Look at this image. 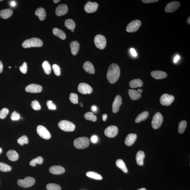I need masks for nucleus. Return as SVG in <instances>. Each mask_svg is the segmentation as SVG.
Returning <instances> with one entry per match:
<instances>
[{"label":"nucleus","mask_w":190,"mask_h":190,"mask_svg":"<svg viewBox=\"0 0 190 190\" xmlns=\"http://www.w3.org/2000/svg\"><path fill=\"white\" fill-rule=\"evenodd\" d=\"M69 99L71 102L74 104L78 103V97L77 94L71 93L70 95Z\"/></svg>","instance_id":"obj_41"},{"label":"nucleus","mask_w":190,"mask_h":190,"mask_svg":"<svg viewBox=\"0 0 190 190\" xmlns=\"http://www.w3.org/2000/svg\"><path fill=\"white\" fill-rule=\"evenodd\" d=\"M13 13V11L11 9H3L0 11V17L4 19H7L11 16Z\"/></svg>","instance_id":"obj_27"},{"label":"nucleus","mask_w":190,"mask_h":190,"mask_svg":"<svg viewBox=\"0 0 190 190\" xmlns=\"http://www.w3.org/2000/svg\"><path fill=\"white\" fill-rule=\"evenodd\" d=\"M143 91V89H138L137 91H138V93L141 94V93Z\"/></svg>","instance_id":"obj_57"},{"label":"nucleus","mask_w":190,"mask_h":190,"mask_svg":"<svg viewBox=\"0 0 190 190\" xmlns=\"http://www.w3.org/2000/svg\"><path fill=\"white\" fill-rule=\"evenodd\" d=\"M29 141L28 137L26 135H23L18 140V142L20 145L23 146L24 144H28Z\"/></svg>","instance_id":"obj_39"},{"label":"nucleus","mask_w":190,"mask_h":190,"mask_svg":"<svg viewBox=\"0 0 190 190\" xmlns=\"http://www.w3.org/2000/svg\"><path fill=\"white\" fill-rule=\"evenodd\" d=\"M31 105L32 106V108L34 110H37L41 109V106L37 100H35L32 101Z\"/></svg>","instance_id":"obj_42"},{"label":"nucleus","mask_w":190,"mask_h":190,"mask_svg":"<svg viewBox=\"0 0 190 190\" xmlns=\"http://www.w3.org/2000/svg\"><path fill=\"white\" fill-rule=\"evenodd\" d=\"M120 69L116 63H112L109 67L107 73V78L110 83L114 84L117 82L120 75Z\"/></svg>","instance_id":"obj_1"},{"label":"nucleus","mask_w":190,"mask_h":190,"mask_svg":"<svg viewBox=\"0 0 190 190\" xmlns=\"http://www.w3.org/2000/svg\"><path fill=\"white\" fill-rule=\"evenodd\" d=\"M3 68V65L2 62L0 60V73L2 72Z\"/></svg>","instance_id":"obj_52"},{"label":"nucleus","mask_w":190,"mask_h":190,"mask_svg":"<svg viewBox=\"0 0 190 190\" xmlns=\"http://www.w3.org/2000/svg\"><path fill=\"white\" fill-rule=\"evenodd\" d=\"M27 64L26 62H24L22 66L20 67V71L24 74H26L27 73Z\"/></svg>","instance_id":"obj_47"},{"label":"nucleus","mask_w":190,"mask_h":190,"mask_svg":"<svg viewBox=\"0 0 190 190\" xmlns=\"http://www.w3.org/2000/svg\"><path fill=\"white\" fill-rule=\"evenodd\" d=\"M53 32L54 35L58 37L61 39L64 40L66 38V35L65 32L57 28H54L53 30Z\"/></svg>","instance_id":"obj_26"},{"label":"nucleus","mask_w":190,"mask_h":190,"mask_svg":"<svg viewBox=\"0 0 190 190\" xmlns=\"http://www.w3.org/2000/svg\"><path fill=\"white\" fill-rule=\"evenodd\" d=\"M116 165L118 167L121 169L125 173H127L128 172V170H127L125 163L123 160L118 159L117 160Z\"/></svg>","instance_id":"obj_31"},{"label":"nucleus","mask_w":190,"mask_h":190,"mask_svg":"<svg viewBox=\"0 0 190 190\" xmlns=\"http://www.w3.org/2000/svg\"><path fill=\"white\" fill-rule=\"evenodd\" d=\"M43 45V43L42 40L39 38L35 37L25 40L22 44L23 47L25 48L40 47Z\"/></svg>","instance_id":"obj_2"},{"label":"nucleus","mask_w":190,"mask_h":190,"mask_svg":"<svg viewBox=\"0 0 190 190\" xmlns=\"http://www.w3.org/2000/svg\"><path fill=\"white\" fill-rule=\"evenodd\" d=\"M35 15L38 17L40 21H44L46 16V11L42 7H39L35 12Z\"/></svg>","instance_id":"obj_21"},{"label":"nucleus","mask_w":190,"mask_h":190,"mask_svg":"<svg viewBox=\"0 0 190 190\" xmlns=\"http://www.w3.org/2000/svg\"><path fill=\"white\" fill-rule=\"evenodd\" d=\"M137 190H146L145 188H141V189H138Z\"/></svg>","instance_id":"obj_59"},{"label":"nucleus","mask_w":190,"mask_h":190,"mask_svg":"<svg viewBox=\"0 0 190 190\" xmlns=\"http://www.w3.org/2000/svg\"><path fill=\"white\" fill-rule=\"evenodd\" d=\"M52 68L56 75L59 76L60 75V69L58 65L56 64L53 65Z\"/></svg>","instance_id":"obj_45"},{"label":"nucleus","mask_w":190,"mask_h":190,"mask_svg":"<svg viewBox=\"0 0 190 190\" xmlns=\"http://www.w3.org/2000/svg\"><path fill=\"white\" fill-rule=\"evenodd\" d=\"M71 32H74V30H71Z\"/></svg>","instance_id":"obj_62"},{"label":"nucleus","mask_w":190,"mask_h":190,"mask_svg":"<svg viewBox=\"0 0 190 190\" xmlns=\"http://www.w3.org/2000/svg\"><path fill=\"white\" fill-rule=\"evenodd\" d=\"M187 22L188 23V24H190V17L189 16V18H187Z\"/></svg>","instance_id":"obj_56"},{"label":"nucleus","mask_w":190,"mask_h":190,"mask_svg":"<svg viewBox=\"0 0 190 190\" xmlns=\"http://www.w3.org/2000/svg\"><path fill=\"white\" fill-rule=\"evenodd\" d=\"M118 129L116 126H109L106 129L104 133L106 136L109 138H113L118 134Z\"/></svg>","instance_id":"obj_12"},{"label":"nucleus","mask_w":190,"mask_h":190,"mask_svg":"<svg viewBox=\"0 0 190 190\" xmlns=\"http://www.w3.org/2000/svg\"><path fill=\"white\" fill-rule=\"evenodd\" d=\"M51 173L55 175H60L65 172V168L60 166H51L49 169Z\"/></svg>","instance_id":"obj_18"},{"label":"nucleus","mask_w":190,"mask_h":190,"mask_svg":"<svg viewBox=\"0 0 190 190\" xmlns=\"http://www.w3.org/2000/svg\"><path fill=\"white\" fill-rule=\"evenodd\" d=\"M78 90L82 94H91L93 91V89L88 84L85 83H81L78 87Z\"/></svg>","instance_id":"obj_13"},{"label":"nucleus","mask_w":190,"mask_h":190,"mask_svg":"<svg viewBox=\"0 0 190 190\" xmlns=\"http://www.w3.org/2000/svg\"><path fill=\"white\" fill-rule=\"evenodd\" d=\"M68 11V7L66 4H62L59 5L55 10L56 15L58 16L66 15Z\"/></svg>","instance_id":"obj_16"},{"label":"nucleus","mask_w":190,"mask_h":190,"mask_svg":"<svg viewBox=\"0 0 190 190\" xmlns=\"http://www.w3.org/2000/svg\"><path fill=\"white\" fill-rule=\"evenodd\" d=\"M163 121V117L161 114L160 113H156L154 115L152 120V127L155 129H158L161 127Z\"/></svg>","instance_id":"obj_7"},{"label":"nucleus","mask_w":190,"mask_h":190,"mask_svg":"<svg viewBox=\"0 0 190 190\" xmlns=\"http://www.w3.org/2000/svg\"><path fill=\"white\" fill-rule=\"evenodd\" d=\"M141 25V22L139 20H135L130 22L126 28V30L128 32H136L139 29Z\"/></svg>","instance_id":"obj_8"},{"label":"nucleus","mask_w":190,"mask_h":190,"mask_svg":"<svg viewBox=\"0 0 190 190\" xmlns=\"http://www.w3.org/2000/svg\"><path fill=\"white\" fill-rule=\"evenodd\" d=\"M130 52L131 53L132 55H133V57H136L137 55V53L134 49H133V48H131V49Z\"/></svg>","instance_id":"obj_50"},{"label":"nucleus","mask_w":190,"mask_h":190,"mask_svg":"<svg viewBox=\"0 0 190 190\" xmlns=\"http://www.w3.org/2000/svg\"><path fill=\"white\" fill-rule=\"evenodd\" d=\"M137 138V135L135 134H129L126 137L125 143L127 146H131L135 142Z\"/></svg>","instance_id":"obj_20"},{"label":"nucleus","mask_w":190,"mask_h":190,"mask_svg":"<svg viewBox=\"0 0 190 190\" xmlns=\"http://www.w3.org/2000/svg\"><path fill=\"white\" fill-rule=\"evenodd\" d=\"M187 122L186 121H183L179 123L178 127V132L180 134L183 133L186 128Z\"/></svg>","instance_id":"obj_38"},{"label":"nucleus","mask_w":190,"mask_h":190,"mask_svg":"<svg viewBox=\"0 0 190 190\" xmlns=\"http://www.w3.org/2000/svg\"><path fill=\"white\" fill-rule=\"evenodd\" d=\"M12 168L5 163L0 162V171L3 172H9L11 170Z\"/></svg>","instance_id":"obj_36"},{"label":"nucleus","mask_w":190,"mask_h":190,"mask_svg":"<svg viewBox=\"0 0 190 190\" xmlns=\"http://www.w3.org/2000/svg\"><path fill=\"white\" fill-rule=\"evenodd\" d=\"M86 175L90 178L97 180H101L102 179V176L98 173L94 172H88L86 173Z\"/></svg>","instance_id":"obj_33"},{"label":"nucleus","mask_w":190,"mask_h":190,"mask_svg":"<svg viewBox=\"0 0 190 190\" xmlns=\"http://www.w3.org/2000/svg\"><path fill=\"white\" fill-rule=\"evenodd\" d=\"M65 25L67 28L71 30H74L75 28V23L71 19L66 20L65 21Z\"/></svg>","instance_id":"obj_32"},{"label":"nucleus","mask_w":190,"mask_h":190,"mask_svg":"<svg viewBox=\"0 0 190 190\" xmlns=\"http://www.w3.org/2000/svg\"><path fill=\"white\" fill-rule=\"evenodd\" d=\"M90 142L89 139L87 137H80L74 140V144L77 149H85L90 145Z\"/></svg>","instance_id":"obj_3"},{"label":"nucleus","mask_w":190,"mask_h":190,"mask_svg":"<svg viewBox=\"0 0 190 190\" xmlns=\"http://www.w3.org/2000/svg\"><path fill=\"white\" fill-rule=\"evenodd\" d=\"M9 113V110L7 108H3L0 111V118L4 119Z\"/></svg>","instance_id":"obj_43"},{"label":"nucleus","mask_w":190,"mask_h":190,"mask_svg":"<svg viewBox=\"0 0 190 190\" xmlns=\"http://www.w3.org/2000/svg\"><path fill=\"white\" fill-rule=\"evenodd\" d=\"M107 117V115L106 114H104L102 115L103 121H106Z\"/></svg>","instance_id":"obj_53"},{"label":"nucleus","mask_w":190,"mask_h":190,"mask_svg":"<svg viewBox=\"0 0 190 190\" xmlns=\"http://www.w3.org/2000/svg\"><path fill=\"white\" fill-rule=\"evenodd\" d=\"M37 132L38 135L43 139H49L51 138V135L50 133L47 129L44 126L38 125L37 128Z\"/></svg>","instance_id":"obj_9"},{"label":"nucleus","mask_w":190,"mask_h":190,"mask_svg":"<svg viewBox=\"0 0 190 190\" xmlns=\"http://www.w3.org/2000/svg\"><path fill=\"white\" fill-rule=\"evenodd\" d=\"M145 157L144 152L139 151L137 152L136 155V161L137 164L139 166H143L144 164V159Z\"/></svg>","instance_id":"obj_25"},{"label":"nucleus","mask_w":190,"mask_h":190,"mask_svg":"<svg viewBox=\"0 0 190 190\" xmlns=\"http://www.w3.org/2000/svg\"><path fill=\"white\" fill-rule=\"evenodd\" d=\"M98 7V4L97 3L89 1L85 4L84 7V10L87 13H93L96 11Z\"/></svg>","instance_id":"obj_15"},{"label":"nucleus","mask_w":190,"mask_h":190,"mask_svg":"<svg viewBox=\"0 0 190 190\" xmlns=\"http://www.w3.org/2000/svg\"><path fill=\"white\" fill-rule=\"evenodd\" d=\"M174 97L172 95L164 94L160 99V102L162 105L168 106L170 105L174 100Z\"/></svg>","instance_id":"obj_10"},{"label":"nucleus","mask_w":190,"mask_h":190,"mask_svg":"<svg viewBox=\"0 0 190 190\" xmlns=\"http://www.w3.org/2000/svg\"><path fill=\"white\" fill-rule=\"evenodd\" d=\"M180 56L179 55H177L175 57V59L174 60V63H177V62L179 60V59H180Z\"/></svg>","instance_id":"obj_54"},{"label":"nucleus","mask_w":190,"mask_h":190,"mask_svg":"<svg viewBox=\"0 0 190 190\" xmlns=\"http://www.w3.org/2000/svg\"><path fill=\"white\" fill-rule=\"evenodd\" d=\"M91 141L92 142L96 143L98 141V137L96 135H93L91 138Z\"/></svg>","instance_id":"obj_49"},{"label":"nucleus","mask_w":190,"mask_h":190,"mask_svg":"<svg viewBox=\"0 0 190 190\" xmlns=\"http://www.w3.org/2000/svg\"><path fill=\"white\" fill-rule=\"evenodd\" d=\"M9 68H11V67H9Z\"/></svg>","instance_id":"obj_63"},{"label":"nucleus","mask_w":190,"mask_h":190,"mask_svg":"<svg viewBox=\"0 0 190 190\" xmlns=\"http://www.w3.org/2000/svg\"><path fill=\"white\" fill-rule=\"evenodd\" d=\"M80 105H81V107H82V106H83V105H82V103H80Z\"/></svg>","instance_id":"obj_61"},{"label":"nucleus","mask_w":190,"mask_h":190,"mask_svg":"<svg viewBox=\"0 0 190 190\" xmlns=\"http://www.w3.org/2000/svg\"><path fill=\"white\" fill-rule=\"evenodd\" d=\"M151 75L154 79H162L165 78L167 76V74L164 71H152Z\"/></svg>","instance_id":"obj_19"},{"label":"nucleus","mask_w":190,"mask_h":190,"mask_svg":"<svg viewBox=\"0 0 190 190\" xmlns=\"http://www.w3.org/2000/svg\"><path fill=\"white\" fill-rule=\"evenodd\" d=\"M2 1V0H0V1Z\"/></svg>","instance_id":"obj_64"},{"label":"nucleus","mask_w":190,"mask_h":190,"mask_svg":"<svg viewBox=\"0 0 190 190\" xmlns=\"http://www.w3.org/2000/svg\"><path fill=\"white\" fill-rule=\"evenodd\" d=\"M149 114V113L147 111H145L142 112L135 119V122L136 123H138L145 120L148 117Z\"/></svg>","instance_id":"obj_30"},{"label":"nucleus","mask_w":190,"mask_h":190,"mask_svg":"<svg viewBox=\"0 0 190 190\" xmlns=\"http://www.w3.org/2000/svg\"><path fill=\"white\" fill-rule=\"evenodd\" d=\"M48 190H61V187L59 185L55 183H49L46 185Z\"/></svg>","instance_id":"obj_40"},{"label":"nucleus","mask_w":190,"mask_h":190,"mask_svg":"<svg viewBox=\"0 0 190 190\" xmlns=\"http://www.w3.org/2000/svg\"><path fill=\"white\" fill-rule=\"evenodd\" d=\"M43 157L39 156L32 160V161L30 162L29 164L31 166H35L37 164H42L43 163Z\"/></svg>","instance_id":"obj_35"},{"label":"nucleus","mask_w":190,"mask_h":190,"mask_svg":"<svg viewBox=\"0 0 190 190\" xmlns=\"http://www.w3.org/2000/svg\"><path fill=\"white\" fill-rule=\"evenodd\" d=\"M42 66L44 72L46 74L49 75L51 73V67L49 62L46 61L43 62Z\"/></svg>","instance_id":"obj_34"},{"label":"nucleus","mask_w":190,"mask_h":190,"mask_svg":"<svg viewBox=\"0 0 190 190\" xmlns=\"http://www.w3.org/2000/svg\"><path fill=\"white\" fill-rule=\"evenodd\" d=\"M25 90L27 92L38 93L42 92V87L37 84H31L26 87Z\"/></svg>","instance_id":"obj_14"},{"label":"nucleus","mask_w":190,"mask_h":190,"mask_svg":"<svg viewBox=\"0 0 190 190\" xmlns=\"http://www.w3.org/2000/svg\"><path fill=\"white\" fill-rule=\"evenodd\" d=\"M128 94L130 98L133 100H136L141 97V94L136 90L130 89L128 91Z\"/></svg>","instance_id":"obj_28"},{"label":"nucleus","mask_w":190,"mask_h":190,"mask_svg":"<svg viewBox=\"0 0 190 190\" xmlns=\"http://www.w3.org/2000/svg\"><path fill=\"white\" fill-rule=\"evenodd\" d=\"M9 160L12 161H15L18 160L19 155L18 152L14 150H10L6 154Z\"/></svg>","instance_id":"obj_23"},{"label":"nucleus","mask_w":190,"mask_h":190,"mask_svg":"<svg viewBox=\"0 0 190 190\" xmlns=\"http://www.w3.org/2000/svg\"><path fill=\"white\" fill-rule=\"evenodd\" d=\"M159 1L158 0H142L141 1L144 3H152L157 2Z\"/></svg>","instance_id":"obj_48"},{"label":"nucleus","mask_w":190,"mask_h":190,"mask_svg":"<svg viewBox=\"0 0 190 190\" xmlns=\"http://www.w3.org/2000/svg\"><path fill=\"white\" fill-rule=\"evenodd\" d=\"M70 46L71 53L73 55H77L80 48V44L76 40L71 42Z\"/></svg>","instance_id":"obj_24"},{"label":"nucleus","mask_w":190,"mask_h":190,"mask_svg":"<svg viewBox=\"0 0 190 190\" xmlns=\"http://www.w3.org/2000/svg\"><path fill=\"white\" fill-rule=\"evenodd\" d=\"M10 5L11 7H15L16 5V2L14 1H10Z\"/></svg>","instance_id":"obj_51"},{"label":"nucleus","mask_w":190,"mask_h":190,"mask_svg":"<svg viewBox=\"0 0 190 190\" xmlns=\"http://www.w3.org/2000/svg\"><path fill=\"white\" fill-rule=\"evenodd\" d=\"M21 118V116L19 113H18L16 111H14L11 114V118L12 121H18Z\"/></svg>","instance_id":"obj_44"},{"label":"nucleus","mask_w":190,"mask_h":190,"mask_svg":"<svg viewBox=\"0 0 190 190\" xmlns=\"http://www.w3.org/2000/svg\"><path fill=\"white\" fill-rule=\"evenodd\" d=\"M83 68L86 72L90 74H94L95 73V69L93 65L91 62L86 61L84 63Z\"/></svg>","instance_id":"obj_22"},{"label":"nucleus","mask_w":190,"mask_h":190,"mask_svg":"<svg viewBox=\"0 0 190 190\" xmlns=\"http://www.w3.org/2000/svg\"><path fill=\"white\" fill-rule=\"evenodd\" d=\"M84 117L87 120L96 121L97 120V117L91 112H88L84 115Z\"/></svg>","instance_id":"obj_37"},{"label":"nucleus","mask_w":190,"mask_h":190,"mask_svg":"<svg viewBox=\"0 0 190 190\" xmlns=\"http://www.w3.org/2000/svg\"><path fill=\"white\" fill-rule=\"evenodd\" d=\"M58 126L61 130L66 132L73 131L75 129V126L73 123L67 120L60 121Z\"/></svg>","instance_id":"obj_4"},{"label":"nucleus","mask_w":190,"mask_h":190,"mask_svg":"<svg viewBox=\"0 0 190 190\" xmlns=\"http://www.w3.org/2000/svg\"><path fill=\"white\" fill-rule=\"evenodd\" d=\"M94 42L96 47L99 49H103L105 48L106 46V39L104 36L98 35L95 37Z\"/></svg>","instance_id":"obj_6"},{"label":"nucleus","mask_w":190,"mask_h":190,"mask_svg":"<svg viewBox=\"0 0 190 190\" xmlns=\"http://www.w3.org/2000/svg\"><path fill=\"white\" fill-rule=\"evenodd\" d=\"M92 110H93V111H96V110H97V107H96V106H93L92 107Z\"/></svg>","instance_id":"obj_55"},{"label":"nucleus","mask_w":190,"mask_h":190,"mask_svg":"<svg viewBox=\"0 0 190 190\" xmlns=\"http://www.w3.org/2000/svg\"><path fill=\"white\" fill-rule=\"evenodd\" d=\"M180 3L177 1H172L166 5L164 10L166 13H172L175 12L180 7Z\"/></svg>","instance_id":"obj_11"},{"label":"nucleus","mask_w":190,"mask_h":190,"mask_svg":"<svg viewBox=\"0 0 190 190\" xmlns=\"http://www.w3.org/2000/svg\"><path fill=\"white\" fill-rule=\"evenodd\" d=\"M143 85L142 81L139 79H134L129 82V86L132 88L141 87Z\"/></svg>","instance_id":"obj_29"},{"label":"nucleus","mask_w":190,"mask_h":190,"mask_svg":"<svg viewBox=\"0 0 190 190\" xmlns=\"http://www.w3.org/2000/svg\"><path fill=\"white\" fill-rule=\"evenodd\" d=\"M2 149L1 148H0V155L2 153Z\"/></svg>","instance_id":"obj_60"},{"label":"nucleus","mask_w":190,"mask_h":190,"mask_svg":"<svg viewBox=\"0 0 190 190\" xmlns=\"http://www.w3.org/2000/svg\"><path fill=\"white\" fill-rule=\"evenodd\" d=\"M35 183V179L32 177H26L23 180L20 179L18 181L19 186L23 188H28L32 186Z\"/></svg>","instance_id":"obj_5"},{"label":"nucleus","mask_w":190,"mask_h":190,"mask_svg":"<svg viewBox=\"0 0 190 190\" xmlns=\"http://www.w3.org/2000/svg\"><path fill=\"white\" fill-rule=\"evenodd\" d=\"M60 1V0H54L53 1L55 3H59Z\"/></svg>","instance_id":"obj_58"},{"label":"nucleus","mask_w":190,"mask_h":190,"mask_svg":"<svg viewBox=\"0 0 190 190\" xmlns=\"http://www.w3.org/2000/svg\"><path fill=\"white\" fill-rule=\"evenodd\" d=\"M48 108L49 110H54L57 109V107L55 104L51 100H48L46 102Z\"/></svg>","instance_id":"obj_46"},{"label":"nucleus","mask_w":190,"mask_h":190,"mask_svg":"<svg viewBox=\"0 0 190 190\" xmlns=\"http://www.w3.org/2000/svg\"><path fill=\"white\" fill-rule=\"evenodd\" d=\"M122 104L121 96L118 95L115 97L113 104V113H117L119 110V107Z\"/></svg>","instance_id":"obj_17"}]
</instances>
